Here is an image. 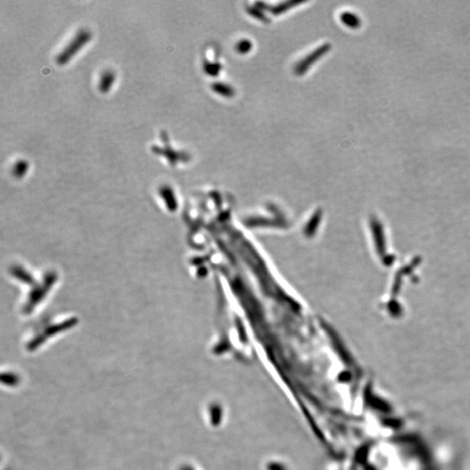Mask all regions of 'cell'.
<instances>
[{"mask_svg": "<svg viewBox=\"0 0 470 470\" xmlns=\"http://www.w3.org/2000/svg\"><path fill=\"white\" fill-rule=\"evenodd\" d=\"M341 20L345 24L346 26H349L350 28L355 29V28H357V27L361 26V20L359 19V17L355 13H351V12L343 13V15L341 17Z\"/></svg>", "mask_w": 470, "mask_h": 470, "instance_id": "cell-4", "label": "cell"}, {"mask_svg": "<svg viewBox=\"0 0 470 470\" xmlns=\"http://www.w3.org/2000/svg\"><path fill=\"white\" fill-rule=\"evenodd\" d=\"M115 73L112 70H106L100 75L99 81V90L100 93H107L112 88L115 81Z\"/></svg>", "mask_w": 470, "mask_h": 470, "instance_id": "cell-3", "label": "cell"}, {"mask_svg": "<svg viewBox=\"0 0 470 470\" xmlns=\"http://www.w3.org/2000/svg\"><path fill=\"white\" fill-rule=\"evenodd\" d=\"M161 136L163 138L165 147H161L160 146H157V145L152 146V151L154 152V154L167 158V160L171 164H175L179 160H183V154H180L179 152H177V151L173 150L171 148L169 144H168V141H167L168 139H167V135L164 131L161 133Z\"/></svg>", "mask_w": 470, "mask_h": 470, "instance_id": "cell-2", "label": "cell"}, {"mask_svg": "<svg viewBox=\"0 0 470 470\" xmlns=\"http://www.w3.org/2000/svg\"><path fill=\"white\" fill-rule=\"evenodd\" d=\"M28 163L25 160H20L13 166V175L16 177H22L27 171Z\"/></svg>", "mask_w": 470, "mask_h": 470, "instance_id": "cell-5", "label": "cell"}, {"mask_svg": "<svg viewBox=\"0 0 470 470\" xmlns=\"http://www.w3.org/2000/svg\"><path fill=\"white\" fill-rule=\"evenodd\" d=\"M92 39V33L89 30L80 29L76 32L74 38L71 39L68 45L64 46V49L58 53L56 61L59 65H64L74 58L76 53L81 50V48L87 45V43Z\"/></svg>", "mask_w": 470, "mask_h": 470, "instance_id": "cell-1", "label": "cell"}]
</instances>
